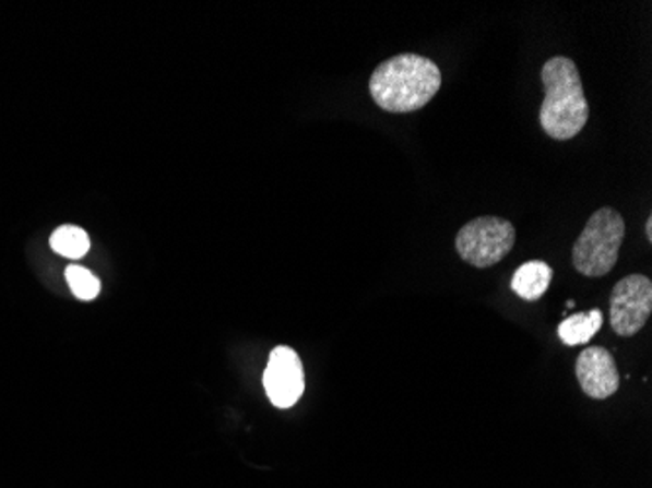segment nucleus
<instances>
[{"label":"nucleus","mask_w":652,"mask_h":488,"mask_svg":"<svg viewBox=\"0 0 652 488\" xmlns=\"http://www.w3.org/2000/svg\"><path fill=\"white\" fill-rule=\"evenodd\" d=\"M67 284L81 301H94L100 295V279L83 266H69L64 272Z\"/></svg>","instance_id":"9b49d317"},{"label":"nucleus","mask_w":652,"mask_h":488,"mask_svg":"<svg viewBox=\"0 0 652 488\" xmlns=\"http://www.w3.org/2000/svg\"><path fill=\"white\" fill-rule=\"evenodd\" d=\"M552 266L542 260H532L515 270L510 286L524 301H540L552 286Z\"/></svg>","instance_id":"6e6552de"},{"label":"nucleus","mask_w":652,"mask_h":488,"mask_svg":"<svg viewBox=\"0 0 652 488\" xmlns=\"http://www.w3.org/2000/svg\"><path fill=\"white\" fill-rule=\"evenodd\" d=\"M625 240V219L614 207L592 213L572 247V266L584 277H604L616 267Z\"/></svg>","instance_id":"7ed1b4c3"},{"label":"nucleus","mask_w":652,"mask_h":488,"mask_svg":"<svg viewBox=\"0 0 652 488\" xmlns=\"http://www.w3.org/2000/svg\"><path fill=\"white\" fill-rule=\"evenodd\" d=\"M264 389L272 405L292 408L304 396L305 369L299 354L289 346H277L268 358Z\"/></svg>","instance_id":"423d86ee"},{"label":"nucleus","mask_w":652,"mask_h":488,"mask_svg":"<svg viewBox=\"0 0 652 488\" xmlns=\"http://www.w3.org/2000/svg\"><path fill=\"white\" fill-rule=\"evenodd\" d=\"M515 245V229L502 217H477L465 223L455 237V250L471 266H495L505 260Z\"/></svg>","instance_id":"20e7f679"},{"label":"nucleus","mask_w":652,"mask_h":488,"mask_svg":"<svg viewBox=\"0 0 652 488\" xmlns=\"http://www.w3.org/2000/svg\"><path fill=\"white\" fill-rule=\"evenodd\" d=\"M49 245H51V249L56 250L57 254H61L64 259L79 260L86 257V252L91 249V239H88L86 230L81 229V227L63 225V227L54 230Z\"/></svg>","instance_id":"9d476101"},{"label":"nucleus","mask_w":652,"mask_h":488,"mask_svg":"<svg viewBox=\"0 0 652 488\" xmlns=\"http://www.w3.org/2000/svg\"><path fill=\"white\" fill-rule=\"evenodd\" d=\"M543 98L540 123L557 141H569L584 130L590 106L580 81L579 67L569 57H553L542 69Z\"/></svg>","instance_id":"f03ea898"},{"label":"nucleus","mask_w":652,"mask_h":488,"mask_svg":"<svg viewBox=\"0 0 652 488\" xmlns=\"http://www.w3.org/2000/svg\"><path fill=\"white\" fill-rule=\"evenodd\" d=\"M574 373L584 395L594 401H604L619 391V369L612 352L602 346H590L580 352Z\"/></svg>","instance_id":"0eeeda50"},{"label":"nucleus","mask_w":652,"mask_h":488,"mask_svg":"<svg viewBox=\"0 0 652 488\" xmlns=\"http://www.w3.org/2000/svg\"><path fill=\"white\" fill-rule=\"evenodd\" d=\"M441 86V71L428 57L401 53L376 67L369 94L379 108L391 114L423 110Z\"/></svg>","instance_id":"f257e3e1"},{"label":"nucleus","mask_w":652,"mask_h":488,"mask_svg":"<svg viewBox=\"0 0 652 488\" xmlns=\"http://www.w3.org/2000/svg\"><path fill=\"white\" fill-rule=\"evenodd\" d=\"M652 313V282L631 274L617 282L609 295V324L619 336L631 338L643 331Z\"/></svg>","instance_id":"39448f33"},{"label":"nucleus","mask_w":652,"mask_h":488,"mask_svg":"<svg viewBox=\"0 0 652 488\" xmlns=\"http://www.w3.org/2000/svg\"><path fill=\"white\" fill-rule=\"evenodd\" d=\"M604 324V313L600 309H592L586 313H577L572 317H567L562 323L559 324V338L562 344L567 346H579V344H586L596 336L600 329Z\"/></svg>","instance_id":"1a4fd4ad"},{"label":"nucleus","mask_w":652,"mask_h":488,"mask_svg":"<svg viewBox=\"0 0 652 488\" xmlns=\"http://www.w3.org/2000/svg\"><path fill=\"white\" fill-rule=\"evenodd\" d=\"M644 230H647V239L652 240V217H649V219H647Z\"/></svg>","instance_id":"f8f14e48"}]
</instances>
